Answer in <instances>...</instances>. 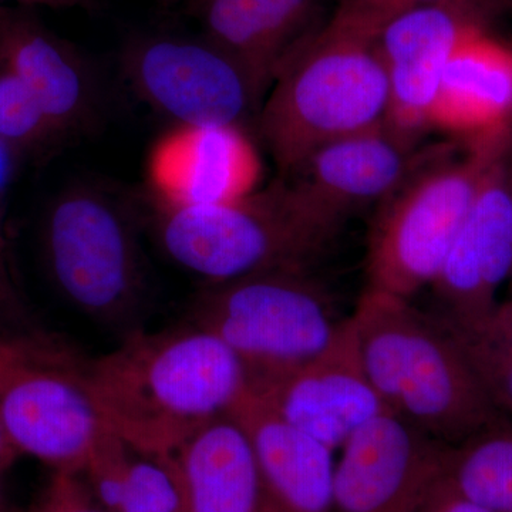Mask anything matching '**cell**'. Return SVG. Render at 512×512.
<instances>
[{
	"label": "cell",
	"mask_w": 512,
	"mask_h": 512,
	"mask_svg": "<svg viewBox=\"0 0 512 512\" xmlns=\"http://www.w3.org/2000/svg\"><path fill=\"white\" fill-rule=\"evenodd\" d=\"M82 370L107 430L163 458L173 457L205 424L231 414L249 392L241 359L197 325L133 333Z\"/></svg>",
	"instance_id": "obj_1"
},
{
	"label": "cell",
	"mask_w": 512,
	"mask_h": 512,
	"mask_svg": "<svg viewBox=\"0 0 512 512\" xmlns=\"http://www.w3.org/2000/svg\"><path fill=\"white\" fill-rule=\"evenodd\" d=\"M352 318L367 375L392 416L446 446L510 421L450 333L409 299L365 289Z\"/></svg>",
	"instance_id": "obj_2"
},
{
	"label": "cell",
	"mask_w": 512,
	"mask_h": 512,
	"mask_svg": "<svg viewBox=\"0 0 512 512\" xmlns=\"http://www.w3.org/2000/svg\"><path fill=\"white\" fill-rule=\"evenodd\" d=\"M256 116L281 177L320 147L384 123L389 86L376 40L330 20L286 56Z\"/></svg>",
	"instance_id": "obj_3"
},
{
	"label": "cell",
	"mask_w": 512,
	"mask_h": 512,
	"mask_svg": "<svg viewBox=\"0 0 512 512\" xmlns=\"http://www.w3.org/2000/svg\"><path fill=\"white\" fill-rule=\"evenodd\" d=\"M342 227L279 177L241 200L160 207L158 235L175 264L214 285L279 269H309Z\"/></svg>",
	"instance_id": "obj_4"
},
{
	"label": "cell",
	"mask_w": 512,
	"mask_h": 512,
	"mask_svg": "<svg viewBox=\"0 0 512 512\" xmlns=\"http://www.w3.org/2000/svg\"><path fill=\"white\" fill-rule=\"evenodd\" d=\"M510 144L421 154L406 181L382 202L367 249L366 289L412 299L433 285L466 222L488 168Z\"/></svg>",
	"instance_id": "obj_5"
},
{
	"label": "cell",
	"mask_w": 512,
	"mask_h": 512,
	"mask_svg": "<svg viewBox=\"0 0 512 512\" xmlns=\"http://www.w3.org/2000/svg\"><path fill=\"white\" fill-rule=\"evenodd\" d=\"M82 366L42 333L0 322V420L20 456L82 473L107 431Z\"/></svg>",
	"instance_id": "obj_6"
},
{
	"label": "cell",
	"mask_w": 512,
	"mask_h": 512,
	"mask_svg": "<svg viewBox=\"0 0 512 512\" xmlns=\"http://www.w3.org/2000/svg\"><path fill=\"white\" fill-rule=\"evenodd\" d=\"M194 325L214 333L248 370L249 384L289 372L322 352L340 323L309 269H279L208 285Z\"/></svg>",
	"instance_id": "obj_7"
},
{
	"label": "cell",
	"mask_w": 512,
	"mask_h": 512,
	"mask_svg": "<svg viewBox=\"0 0 512 512\" xmlns=\"http://www.w3.org/2000/svg\"><path fill=\"white\" fill-rule=\"evenodd\" d=\"M47 271L57 291L90 318L121 323L146 289L136 232L119 202L87 184L56 195L42 228Z\"/></svg>",
	"instance_id": "obj_8"
},
{
	"label": "cell",
	"mask_w": 512,
	"mask_h": 512,
	"mask_svg": "<svg viewBox=\"0 0 512 512\" xmlns=\"http://www.w3.org/2000/svg\"><path fill=\"white\" fill-rule=\"evenodd\" d=\"M123 72L178 127L244 128L265 99L247 69L205 36L140 37L124 50Z\"/></svg>",
	"instance_id": "obj_9"
},
{
	"label": "cell",
	"mask_w": 512,
	"mask_h": 512,
	"mask_svg": "<svg viewBox=\"0 0 512 512\" xmlns=\"http://www.w3.org/2000/svg\"><path fill=\"white\" fill-rule=\"evenodd\" d=\"M249 389L286 423L332 451L390 414L367 375L352 316L318 355Z\"/></svg>",
	"instance_id": "obj_10"
},
{
	"label": "cell",
	"mask_w": 512,
	"mask_h": 512,
	"mask_svg": "<svg viewBox=\"0 0 512 512\" xmlns=\"http://www.w3.org/2000/svg\"><path fill=\"white\" fill-rule=\"evenodd\" d=\"M340 450L333 512H417L443 473L447 446L386 414Z\"/></svg>",
	"instance_id": "obj_11"
},
{
	"label": "cell",
	"mask_w": 512,
	"mask_h": 512,
	"mask_svg": "<svg viewBox=\"0 0 512 512\" xmlns=\"http://www.w3.org/2000/svg\"><path fill=\"white\" fill-rule=\"evenodd\" d=\"M507 153L494 161L466 222L433 282L439 318L467 322L493 311L498 292L512 284V194Z\"/></svg>",
	"instance_id": "obj_12"
},
{
	"label": "cell",
	"mask_w": 512,
	"mask_h": 512,
	"mask_svg": "<svg viewBox=\"0 0 512 512\" xmlns=\"http://www.w3.org/2000/svg\"><path fill=\"white\" fill-rule=\"evenodd\" d=\"M480 20L450 6H419L392 20L376 40L389 86L384 124L416 146L431 128L444 67L470 23Z\"/></svg>",
	"instance_id": "obj_13"
},
{
	"label": "cell",
	"mask_w": 512,
	"mask_h": 512,
	"mask_svg": "<svg viewBox=\"0 0 512 512\" xmlns=\"http://www.w3.org/2000/svg\"><path fill=\"white\" fill-rule=\"evenodd\" d=\"M261 174L251 138L235 126H174L148 158V180L161 208L241 200L258 190Z\"/></svg>",
	"instance_id": "obj_14"
},
{
	"label": "cell",
	"mask_w": 512,
	"mask_h": 512,
	"mask_svg": "<svg viewBox=\"0 0 512 512\" xmlns=\"http://www.w3.org/2000/svg\"><path fill=\"white\" fill-rule=\"evenodd\" d=\"M420 157L414 144L382 123L320 147L295 173L282 178L316 210L343 225L355 212L387 200Z\"/></svg>",
	"instance_id": "obj_15"
},
{
	"label": "cell",
	"mask_w": 512,
	"mask_h": 512,
	"mask_svg": "<svg viewBox=\"0 0 512 512\" xmlns=\"http://www.w3.org/2000/svg\"><path fill=\"white\" fill-rule=\"evenodd\" d=\"M431 128L461 138L468 148L511 143L512 47L480 22L464 29L444 67Z\"/></svg>",
	"instance_id": "obj_16"
},
{
	"label": "cell",
	"mask_w": 512,
	"mask_h": 512,
	"mask_svg": "<svg viewBox=\"0 0 512 512\" xmlns=\"http://www.w3.org/2000/svg\"><path fill=\"white\" fill-rule=\"evenodd\" d=\"M0 64L39 101L60 138L82 130L96 107L89 67L29 12L0 6Z\"/></svg>",
	"instance_id": "obj_17"
},
{
	"label": "cell",
	"mask_w": 512,
	"mask_h": 512,
	"mask_svg": "<svg viewBox=\"0 0 512 512\" xmlns=\"http://www.w3.org/2000/svg\"><path fill=\"white\" fill-rule=\"evenodd\" d=\"M254 444L265 512H333V451L282 420L254 392L231 412Z\"/></svg>",
	"instance_id": "obj_18"
},
{
	"label": "cell",
	"mask_w": 512,
	"mask_h": 512,
	"mask_svg": "<svg viewBox=\"0 0 512 512\" xmlns=\"http://www.w3.org/2000/svg\"><path fill=\"white\" fill-rule=\"evenodd\" d=\"M171 458L183 512H265L254 444L232 414L195 431Z\"/></svg>",
	"instance_id": "obj_19"
},
{
	"label": "cell",
	"mask_w": 512,
	"mask_h": 512,
	"mask_svg": "<svg viewBox=\"0 0 512 512\" xmlns=\"http://www.w3.org/2000/svg\"><path fill=\"white\" fill-rule=\"evenodd\" d=\"M319 0H200L204 36L269 86L286 56L312 35Z\"/></svg>",
	"instance_id": "obj_20"
},
{
	"label": "cell",
	"mask_w": 512,
	"mask_h": 512,
	"mask_svg": "<svg viewBox=\"0 0 512 512\" xmlns=\"http://www.w3.org/2000/svg\"><path fill=\"white\" fill-rule=\"evenodd\" d=\"M80 474L107 512H183L173 458L141 453L109 430Z\"/></svg>",
	"instance_id": "obj_21"
},
{
	"label": "cell",
	"mask_w": 512,
	"mask_h": 512,
	"mask_svg": "<svg viewBox=\"0 0 512 512\" xmlns=\"http://www.w3.org/2000/svg\"><path fill=\"white\" fill-rule=\"evenodd\" d=\"M441 480L491 512H512V421L447 446Z\"/></svg>",
	"instance_id": "obj_22"
},
{
	"label": "cell",
	"mask_w": 512,
	"mask_h": 512,
	"mask_svg": "<svg viewBox=\"0 0 512 512\" xmlns=\"http://www.w3.org/2000/svg\"><path fill=\"white\" fill-rule=\"evenodd\" d=\"M434 318L464 353L495 409L512 421V296L467 322Z\"/></svg>",
	"instance_id": "obj_23"
},
{
	"label": "cell",
	"mask_w": 512,
	"mask_h": 512,
	"mask_svg": "<svg viewBox=\"0 0 512 512\" xmlns=\"http://www.w3.org/2000/svg\"><path fill=\"white\" fill-rule=\"evenodd\" d=\"M60 140L36 97L0 64V150L10 158L33 157Z\"/></svg>",
	"instance_id": "obj_24"
},
{
	"label": "cell",
	"mask_w": 512,
	"mask_h": 512,
	"mask_svg": "<svg viewBox=\"0 0 512 512\" xmlns=\"http://www.w3.org/2000/svg\"><path fill=\"white\" fill-rule=\"evenodd\" d=\"M419 6V0H339L332 22L377 40L392 20Z\"/></svg>",
	"instance_id": "obj_25"
},
{
	"label": "cell",
	"mask_w": 512,
	"mask_h": 512,
	"mask_svg": "<svg viewBox=\"0 0 512 512\" xmlns=\"http://www.w3.org/2000/svg\"><path fill=\"white\" fill-rule=\"evenodd\" d=\"M29 512H107L80 473L52 471Z\"/></svg>",
	"instance_id": "obj_26"
},
{
	"label": "cell",
	"mask_w": 512,
	"mask_h": 512,
	"mask_svg": "<svg viewBox=\"0 0 512 512\" xmlns=\"http://www.w3.org/2000/svg\"><path fill=\"white\" fill-rule=\"evenodd\" d=\"M25 299L13 274L8 241L3 228L2 202H0V318L13 325H25Z\"/></svg>",
	"instance_id": "obj_27"
},
{
	"label": "cell",
	"mask_w": 512,
	"mask_h": 512,
	"mask_svg": "<svg viewBox=\"0 0 512 512\" xmlns=\"http://www.w3.org/2000/svg\"><path fill=\"white\" fill-rule=\"evenodd\" d=\"M417 512H491L467 498L461 497L443 483L441 476L431 488L424 503Z\"/></svg>",
	"instance_id": "obj_28"
},
{
	"label": "cell",
	"mask_w": 512,
	"mask_h": 512,
	"mask_svg": "<svg viewBox=\"0 0 512 512\" xmlns=\"http://www.w3.org/2000/svg\"><path fill=\"white\" fill-rule=\"evenodd\" d=\"M19 456L18 448L10 440L8 431L0 420V473H5L18 460Z\"/></svg>",
	"instance_id": "obj_29"
},
{
	"label": "cell",
	"mask_w": 512,
	"mask_h": 512,
	"mask_svg": "<svg viewBox=\"0 0 512 512\" xmlns=\"http://www.w3.org/2000/svg\"><path fill=\"white\" fill-rule=\"evenodd\" d=\"M6 3H13V5H18L19 8H36V6L59 8L57 0H0V6H5Z\"/></svg>",
	"instance_id": "obj_30"
},
{
	"label": "cell",
	"mask_w": 512,
	"mask_h": 512,
	"mask_svg": "<svg viewBox=\"0 0 512 512\" xmlns=\"http://www.w3.org/2000/svg\"><path fill=\"white\" fill-rule=\"evenodd\" d=\"M481 12L485 10L512 8V0H476Z\"/></svg>",
	"instance_id": "obj_31"
},
{
	"label": "cell",
	"mask_w": 512,
	"mask_h": 512,
	"mask_svg": "<svg viewBox=\"0 0 512 512\" xmlns=\"http://www.w3.org/2000/svg\"><path fill=\"white\" fill-rule=\"evenodd\" d=\"M2 474L0 473V512H10L8 500H6L5 491H3Z\"/></svg>",
	"instance_id": "obj_32"
},
{
	"label": "cell",
	"mask_w": 512,
	"mask_h": 512,
	"mask_svg": "<svg viewBox=\"0 0 512 512\" xmlns=\"http://www.w3.org/2000/svg\"><path fill=\"white\" fill-rule=\"evenodd\" d=\"M507 178H508V185H510V190H511V194H512V148H511V154H507Z\"/></svg>",
	"instance_id": "obj_33"
},
{
	"label": "cell",
	"mask_w": 512,
	"mask_h": 512,
	"mask_svg": "<svg viewBox=\"0 0 512 512\" xmlns=\"http://www.w3.org/2000/svg\"><path fill=\"white\" fill-rule=\"evenodd\" d=\"M80 2L82 0H57V5H59V8H67V6L77 5Z\"/></svg>",
	"instance_id": "obj_34"
}]
</instances>
